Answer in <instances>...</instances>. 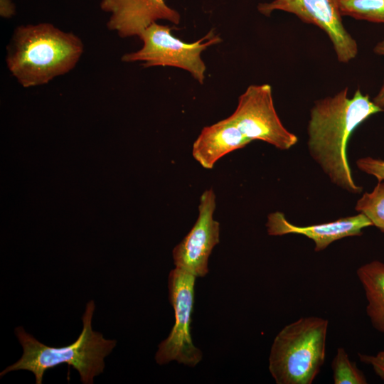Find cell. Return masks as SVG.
<instances>
[{
	"instance_id": "6da1fadb",
	"label": "cell",
	"mask_w": 384,
	"mask_h": 384,
	"mask_svg": "<svg viewBox=\"0 0 384 384\" xmlns=\"http://www.w3.org/2000/svg\"><path fill=\"white\" fill-rule=\"evenodd\" d=\"M345 87L332 97L314 102L310 112L307 132L311 157L330 181L352 193L363 188L353 178L347 156V146L353 131L371 115L384 111L358 88L348 97Z\"/></svg>"
},
{
	"instance_id": "7a4b0ae2",
	"label": "cell",
	"mask_w": 384,
	"mask_h": 384,
	"mask_svg": "<svg viewBox=\"0 0 384 384\" xmlns=\"http://www.w3.org/2000/svg\"><path fill=\"white\" fill-rule=\"evenodd\" d=\"M84 50L79 36L50 23L19 25L6 47L5 61L20 85L34 87L73 70Z\"/></svg>"
},
{
	"instance_id": "3957f363",
	"label": "cell",
	"mask_w": 384,
	"mask_h": 384,
	"mask_svg": "<svg viewBox=\"0 0 384 384\" xmlns=\"http://www.w3.org/2000/svg\"><path fill=\"white\" fill-rule=\"evenodd\" d=\"M95 309L94 301L86 304L82 317V330L72 343L63 347L46 346L27 333L22 326L15 328L14 334L23 348V355L15 363L3 370L0 376L18 370L32 372L36 383L41 384L45 372L61 364L76 369L82 383L92 384L94 378L105 368L104 359L114 349L116 340L105 339L100 332L92 329V319Z\"/></svg>"
},
{
	"instance_id": "277c9868",
	"label": "cell",
	"mask_w": 384,
	"mask_h": 384,
	"mask_svg": "<svg viewBox=\"0 0 384 384\" xmlns=\"http://www.w3.org/2000/svg\"><path fill=\"white\" fill-rule=\"evenodd\" d=\"M329 321L318 316L301 317L275 336L269 370L277 384H311L326 358Z\"/></svg>"
},
{
	"instance_id": "5b68a950",
	"label": "cell",
	"mask_w": 384,
	"mask_h": 384,
	"mask_svg": "<svg viewBox=\"0 0 384 384\" xmlns=\"http://www.w3.org/2000/svg\"><path fill=\"white\" fill-rule=\"evenodd\" d=\"M167 26L154 23L139 36L143 42L139 50L124 54L125 63L143 62L145 68L170 66L188 71L200 84L205 80L206 65L201 57L208 47L221 41L213 31L193 43H186L171 34Z\"/></svg>"
},
{
	"instance_id": "8992f818",
	"label": "cell",
	"mask_w": 384,
	"mask_h": 384,
	"mask_svg": "<svg viewBox=\"0 0 384 384\" xmlns=\"http://www.w3.org/2000/svg\"><path fill=\"white\" fill-rule=\"evenodd\" d=\"M196 278L176 267L169 274V298L174 310L175 323L168 337L159 345L155 356L159 365L176 361L194 367L202 359V352L193 345L191 334Z\"/></svg>"
},
{
	"instance_id": "52a82bcc",
	"label": "cell",
	"mask_w": 384,
	"mask_h": 384,
	"mask_svg": "<svg viewBox=\"0 0 384 384\" xmlns=\"http://www.w3.org/2000/svg\"><path fill=\"white\" fill-rule=\"evenodd\" d=\"M228 118L251 142L261 140L282 150L298 142L279 119L268 84L250 85L239 97L237 107Z\"/></svg>"
},
{
	"instance_id": "ba28073f",
	"label": "cell",
	"mask_w": 384,
	"mask_h": 384,
	"mask_svg": "<svg viewBox=\"0 0 384 384\" xmlns=\"http://www.w3.org/2000/svg\"><path fill=\"white\" fill-rule=\"evenodd\" d=\"M257 9L266 16L275 10L284 11L318 26L329 36L341 63H348L358 54L357 43L342 23L337 0H274L259 4Z\"/></svg>"
},
{
	"instance_id": "9c48e42d",
	"label": "cell",
	"mask_w": 384,
	"mask_h": 384,
	"mask_svg": "<svg viewBox=\"0 0 384 384\" xmlns=\"http://www.w3.org/2000/svg\"><path fill=\"white\" fill-rule=\"evenodd\" d=\"M215 209V195L210 188L201 196L195 224L173 250L176 267L196 277L208 274L209 257L220 242V223L213 218Z\"/></svg>"
},
{
	"instance_id": "30bf717a",
	"label": "cell",
	"mask_w": 384,
	"mask_h": 384,
	"mask_svg": "<svg viewBox=\"0 0 384 384\" xmlns=\"http://www.w3.org/2000/svg\"><path fill=\"white\" fill-rule=\"evenodd\" d=\"M102 11L110 14L107 28L120 38L139 37L158 20L180 23V14L165 0H101Z\"/></svg>"
},
{
	"instance_id": "8fae6325",
	"label": "cell",
	"mask_w": 384,
	"mask_h": 384,
	"mask_svg": "<svg viewBox=\"0 0 384 384\" xmlns=\"http://www.w3.org/2000/svg\"><path fill=\"white\" fill-rule=\"evenodd\" d=\"M266 226L270 235H304L314 241V250L320 252L336 240L361 235L362 230L373 226V223L364 214L359 213L358 215L339 218L332 222L298 226L289 222L282 213L274 212L268 215Z\"/></svg>"
},
{
	"instance_id": "7c38bea8",
	"label": "cell",
	"mask_w": 384,
	"mask_h": 384,
	"mask_svg": "<svg viewBox=\"0 0 384 384\" xmlns=\"http://www.w3.org/2000/svg\"><path fill=\"white\" fill-rule=\"evenodd\" d=\"M250 142L228 117L203 128L193 144L192 155L203 168L211 169L223 156Z\"/></svg>"
},
{
	"instance_id": "4fadbf2b",
	"label": "cell",
	"mask_w": 384,
	"mask_h": 384,
	"mask_svg": "<svg viewBox=\"0 0 384 384\" xmlns=\"http://www.w3.org/2000/svg\"><path fill=\"white\" fill-rule=\"evenodd\" d=\"M356 274L365 292L366 314L374 329L384 334V263H366L358 268Z\"/></svg>"
},
{
	"instance_id": "5bb4252c",
	"label": "cell",
	"mask_w": 384,
	"mask_h": 384,
	"mask_svg": "<svg viewBox=\"0 0 384 384\" xmlns=\"http://www.w3.org/2000/svg\"><path fill=\"white\" fill-rule=\"evenodd\" d=\"M341 16L384 23V0H337Z\"/></svg>"
},
{
	"instance_id": "9a60e30c",
	"label": "cell",
	"mask_w": 384,
	"mask_h": 384,
	"mask_svg": "<svg viewBox=\"0 0 384 384\" xmlns=\"http://www.w3.org/2000/svg\"><path fill=\"white\" fill-rule=\"evenodd\" d=\"M355 209L364 214L373 226L384 233V182L378 181L371 192L364 193L357 201Z\"/></svg>"
},
{
	"instance_id": "2e32d148",
	"label": "cell",
	"mask_w": 384,
	"mask_h": 384,
	"mask_svg": "<svg viewBox=\"0 0 384 384\" xmlns=\"http://www.w3.org/2000/svg\"><path fill=\"white\" fill-rule=\"evenodd\" d=\"M334 384H366L367 379L355 362L350 360L347 352L342 347L337 348L332 363Z\"/></svg>"
},
{
	"instance_id": "e0dca14e",
	"label": "cell",
	"mask_w": 384,
	"mask_h": 384,
	"mask_svg": "<svg viewBox=\"0 0 384 384\" xmlns=\"http://www.w3.org/2000/svg\"><path fill=\"white\" fill-rule=\"evenodd\" d=\"M356 166L361 171L375 176L378 181H384V160L370 156L360 158L356 161Z\"/></svg>"
},
{
	"instance_id": "ac0fdd59",
	"label": "cell",
	"mask_w": 384,
	"mask_h": 384,
	"mask_svg": "<svg viewBox=\"0 0 384 384\" xmlns=\"http://www.w3.org/2000/svg\"><path fill=\"white\" fill-rule=\"evenodd\" d=\"M361 362L370 365L375 373L384 381V349L375 355H367L358 353Z\"/></svg>"
},
{
	"instance_id": "d6986e66",
	"label": "cell",
	"mask_w": 384,
	"mask_h": 384,
	"mask_svg": "<svg viewBox=\"0 0 384 384\" xmlns=\"http://www.w3.org/2000/svg\"><path fill=\"white\" fill-rule=\"evenodd\" d=\"M375 53L384 56V40L378 43L373 49ZM373 102L379 107L384 110V82L377 94L373 99Z\"/></svg>"
},
{
	"instance_id": "ffe728a7",
	"label": "cell",
	"mask_w": 384,
	"mask_h": 384,
	"mask_svg": "<svg viewBox=\"0 0 384 384\" xmlns=\"http://www.w3.org/2000/svg\"><path fill=\"white\" fill-rule=\"evenodd\" d=\"M16 14L14 4L11 0H0V16L10 18Z\"/></svg>"
}]
</instances>
